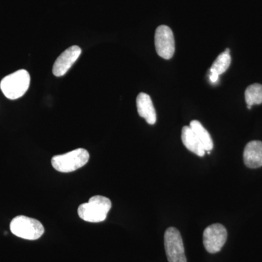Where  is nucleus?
I'll return each mask as SVG.
<instances>
[{
    "label": "nucleus",
    "instance_id": "f8f14e48",
    "mask_svg": "<svg viewBox=\"0 0 262 262\" xmlns=\"http://www.w3.org/2000/svg\"><path fill=\"white\" fill-rule=\"evenodd\" d=\"M193 132L201 141L202 145L206 151H211L213 148V142L211 135L208 130L203 126V125L198 120H192L190 122V126Z\"/></svg>",
    "mask_w": 262,
    "mask_h": 262
},
{
    "label": "nucleus",
    "instance_id": "423d86ee",
    "mask_svg": "<svg viewBox=\"0 0 262 262\" xmlns=\"http://www.w3.org/2000/svg\"><path fill=\"white\" fill-rule=\"evenodd\" d=\"M227 239V229L221 224L208 226L203 232V245L210 253L220 252L225 246Z\"/></svg>",
    "mask_w": 262,
    "mask_h": 262
},
{
    "label": "nucleus",
    "instance_id": "20e7f679",
    "mask_svg": "<svg viewBox=\"0 0 262 262\" xmlns=\"http://www.w3.org/2000/svg\"><path fill=\"white\" fill-rule=\"evenodd\" d=\"M10 231L17 237L29 241H35L42 237L44 227L40 222L25 215L15 217L10 222Z\"/></svg>",
    "mask_w": 262,
    "mask_h": 262
},
{
    "label": "nucleus",
    "instance_id": "39448f33",
    "mask_svg": "<svg viewBox=\"0 0 262 262\" xmlns=\"http://www.w3.org/2000/svg\"><path fill=\"white\" fill-rule=\"evenodd\" d=\"M165 253L168 262H187L184 243L180 232L175 227H169L164 235Z\"/></svg>",
    "mask_w": 262,
    "mask_h": 262
},
{
    "label": "nucleus",
    "instance_id": "f257e3e1",
    "mask_svg": "<svg viewBox=\"0 0 262 262\" xmlns=\"http://www.w3.org/2000/svg\"><path fill=\"white\" fill-rule=\"evenodd\" d=\"M112 208V202L106 196H92L88 203L79 206L77 213L82 220L98 223L106 220Z\"/></svg>",
    "mask_w": 262,
    "mask_h": 262
},
{
    "label": "nucleus",
    "instance_id": "4468645a",
    "mask_svg": "<svg viewBox=\"0 0 262 262\" xmlns=\"http://www.w3.org/2000/svg\"><path fill=\"white\" fill-rule=\"evenodd\" d=\"M245 98L248 108H251L253 105L262 103V84L256 83L248 86L245 92Z\"/></svg>",
    "mask_w": 262,
    "mask_h": 262
},
{
    "label": "nucleus",
    "instance_id": "9d476101",
    "mask_svg": "<svg viewBox=\"0 0 262 262\" xmlns=\"http://www.w3.org/2000/svg\"><path fill=\"white\" fill-rule=\"evenodd\" d=\"M244 163L248 168H257L262 166V142L253 141L246 146L244 152Z\"/></svg>",
    "mask_w": 262,
    "mask_h": 262
},
{
    "label": "nucleus",
    "instance_id": "6e6552de",
    "mask_svg": "<svg viewBox=\"0 0 262 262\" xmlns=\"http://www.w3.org/2000/svg\"><path fill=\"white\" fill-rule=\"evenodd\" d=\"M82 53V50L77 46L67 48L57 58L53 67V73L56 77H62L70 70Z\"/></svg>",
    "mask_w": 262,
    "mask_h": 262
},
{
    "label": "nucleus",
    "instance_id": "f03ea898",
    "mask_svg": "<svg viewBox=\"0 0 262 262\" xmlns=\"http://www.w3.org/2000/svg\"><path fill=\"white\" fill-rule=\"evenodd\" d=\"M30 75L25 70H20L6 76L0 82V89L5 97L10 100L22 97L30 85Z\"/></svg>",
    "mask_w": 262,
    "mask_h": 262
},
{
    "label": "nucleus",
    "instance_id": "1a4fd4ad",
    "mask_svg": "<svg viewBox=\"0 0 262 262\" xmlns=\"http://www.w3.org/2000/svg\"><path fill=\"white\" fill-rule=\"evenodd\" d=\"M138 113L145 119L149 125H154L157 120V114L151 98L145 93H140L136 98Z\"/></svg>",
    "mask_w": 262,
    "mask_h": 262
},
{
    "label": "nucleus",
    "instance_id": "2eb2a0df",
    "mask_svg": "<svg viewBox=\"0 0 262 262\" xmlns=\"http://www.w3.org/2000/svg\"><path fill=\"white\" fill-rule=\"evenodd\" d=\"M219 77H220V76L215 75V74L211 73L210 74V80H211V82H217Z\"/></svg>",
    "mask_w": 262,
    "mask_h": 262
},
{
    "label": "nucleus",
    "instance_id": "0eeeda50",
    "mask_svg": "<svg viewBox=\"0 0 262 262\" xmlns=\"http://www.w3.org/2000/svg\"><path fill=\"white\" fill-rule=\"evenodd\" d=\"M155 44L157 53L164 59H170L175 53V39L170 27H158L155 31Z\"/></svg>",
    "mask_w": 262,
    "mask_h": 262
},
{
    "label": "nucleus",
    "instance_id": "7ed1b4c3",
    "mask_svg": "<svg viewBox=\"0 0 262 262\" xmlns=\"http://www.w3.org/2000/svg\"><path fill=\"white\" fill-rule=\"evenodd\" d=\"M89 151L82 148L72 150L66 154L56 155L51 160L53 168L61 173H70L82 168L89 162Z\"/></svg>",
    "mask_w": 262,
    "mask_h": 262
},
{
    "label": "nucleus",
    "instance_id": "9b49d317",
    "mask_svg": "<svg viewBox=\"0 0 262 262\" xmlns=\"http://www.w3.org/2000/svg\"><path fill=\"white\" fill-rule=\"evenodd\" d=\"M182 139L185 147L194 154L200 157H203L206 155V150L190 127H183Z\"/></svg>",
    "mask_w": 262,
    "mask_h": 262
},
{
    "label": "nucleus",
    "instance_id": "ddd939ff",
    "mask_svg": "<svg viewBox=\"0 0 262 262\" xmlns=\"http://www.w3.org/2000/svg\"><path fill=\"white\" fill-rule=\"evenodd\" d=\"M230 63L231 56L229 54V49L227 48L223 53H221L220 56L217 57L216 59L213 62L211 69H210V73L215 74L219 76L222 75L228 70Z\"/></svg>",
    "mask_w": 262,
    "mask_h": 262
}]
</instances>
